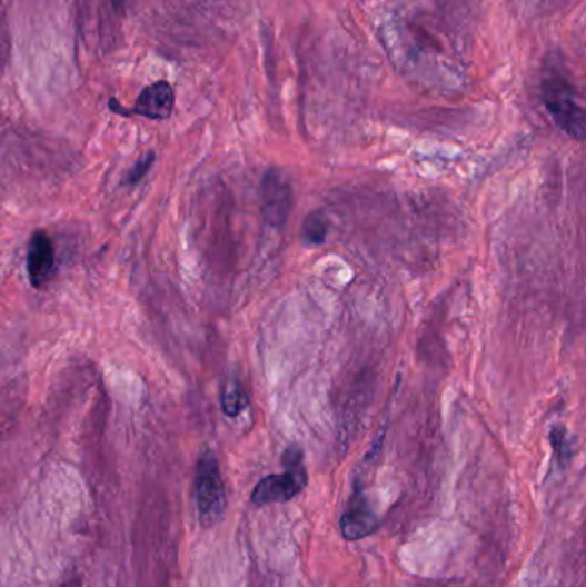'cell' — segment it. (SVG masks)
<instances>
[{"mask_svg": "<svg viewBox=\"0 0 586 587\" xmlns=\"http://www.w3.org/2000/svg\"><path fill=\"white\" fill-rule=\"evenodd\" d=\"M329 233V222L321 211H311L302 222L301 238L307 245L317 246L326 241Z\"/></svg>", "mask_w": 586, "mask_h": 587, "instance_id": "9", "label": "cell"}, {"mask_svg": "<svg viewBox=\"0 0 586 587\" xmlns=\"http://www.w3.org/2000/svg\"><path fill=\"white\" fill-rule=\"evenodd\" d=\"M380 526V519L368 504L367 495L356 488L346 513L340 517V533L348 541H358L374 535Z\"/></svg>", "mask_w": 586, "mask_h": 587, "instance_id": "6", "label": "cell"}, {"mask_svg": "<svg viewBox=\"0 0 586 587\" xmlns=\"http://www.w3.org/2000/svg\"><path fill=\"white\" fill-rule=\"evenodd\" d=\"M195 497L201 526L213 527L226 513V491L220 476L219 460L210 450H205L197 462Z\"/></svg>", "mask_w": 586, "mask_h": 587, "instance_id": "3", "label": "cell"}, {"mask_svg": "<svg viewBox=\"0 0 586 587\" xmlns=\"http://www.w3.org/2000/svg\"><path fill=\"white\" fill-rule=\"evenodd\" d=\"M153 162H156V151H147V153H145L143 157H140V159L137 160V163L129 169L128 176H126V182H128L129 186L140 182L141 179L147 176L148 170L151 169Z\"/></svg>", "mask_w": 586, "mask_h": 587, "instance_id": "10", "label": "cell"}, {"mask_svg": "<svg viewBox=\"0 0 586 587\" xmlns=\"http://www.w3.org/2000/svg\"><path fill=\"white\" fill-rule=\"evenodd\" d=\"M282 466L286 472L282 475L265 476L251 494V504L257 507L265 505L286 504L296 495L301 494L308 485V472L305 467L301 447L291 445L282 454Z\"/></svg>", "mask_w": 586, "mask_h": 587, "instance_id": "2", "label": "cell"}, {"mask_svg": "<svg viewBox=\"0 0 586 587\" xmlns=\"http://www.w3.org/2000/svg\"><path fill=\"white\" fill-rule=\"evenodd\" d=\"M550 441H553V447L554 450H556L559 462H566L569 454L564 452V448H566V431H564L563 426H556V428L553 429V434H550Z\"/></svg>", "mask_w": 586, "mask_h": 587, "instance_id": "11", "label": "cell"}, {"mask_svg": "<svg viewBox=\"0 0 586 587\" xmlns=\"http://www.w3.org/2000/svg\"><path fill=\"white\" fill-rule=\"evenodd\" d=\"M261 196H264V219L270 227L286 226L295 205L291 182L280 170L269 169L261 181Z\"/></svg>", "mask_w": 586, "mask_h": 587, "instance_id": "5", "label": "cell"}, {"mask_svg": "<svg viewBox=\"0 0 586 587\" xmlns=\"http://www.w3.org/2000/svg\"><path fill=\"white\" fill-rule=\"evenodd\" d=\"M176 93L169 81L160 80L148 84L131 109H126L116 98H110V112L122 117L140 116L150 121H167L175 112Z\"/></svg>", "mask_w": 586, "mask_h": 587, "instance_id": "4", "label": "cell"}, {"mask_svg": "<svg viewBox=\"0 0 586 587\" xmlns=\"http://www.w3.org/2000/svg\"><path fill=\"white\" fill-rule=\"evenodd\" d=\"M542 100L554 122L575 140L586 136L585 110L576 97L575 87L564 78L560 69H550L542 81Z\"/></svg>", "mask_w": 586, "mask_h": 587, "instance_id": "1", "label": "cell"}, {"mask_svg": "<svg viewBox=\"0 0 586 587\" xmlns=\"http://www.w3.org/2000/svg\"><path fill=\"white\" fill-rule=\"evenodd\" d=\"M220 407L222 412L229 418H238L242 410L248 407V396H246L245 388L238 381H231L220 391Z\"/></svg>", "mask_w": 586, "mask_h": 587, "instance_id": "8", "label": "cell"}, {"mask_svg": "<svg viewBox=\"0 0 586 587\" xmlns=\"http://www.w3.org/2000/svg\"><path fill=\"white\" fill-rule=\"evenodd\" d=\"M27 265L28 277L34 289H43L52 280L56 271V249L52 239L43 230H37L31 236Z\"/></svg>", "mask_w": 586, "mask_h": 587, "instance_id": "7", "label": "cell"}, {"mask_svg": "<svg viewBox=\"0 0 586 587\" xmlns=\"http://www.w3.org/2000/svg\"><path fill=\"white\" fill-rule=\"evenodd\" d=\"M110 4H112V8L116 9V12L122 14V12H125L126 4H128V0H110Z\"/></svg>", "mask_w": 586, "mask_h": 587, "instance_id": "12", "label": "cell"}]
</instances>
